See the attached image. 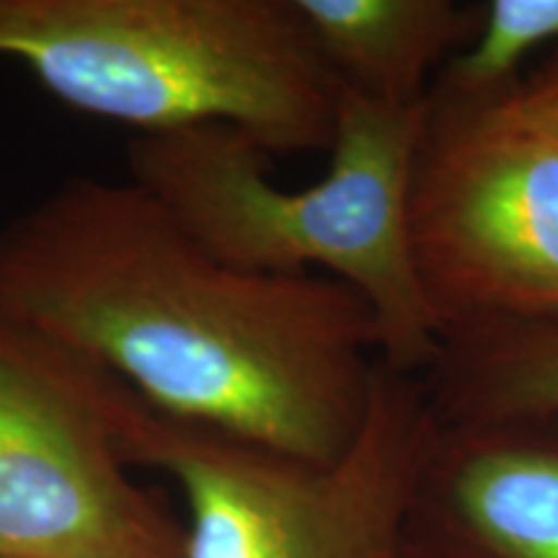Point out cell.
<instances>
[{"label":"cell","mask_w":558,"mask_h":558,"mask_svg":"<svg viewBox=\"0 0 558 558\" xmlns=\"http://www.w3.org/2000/svg\"><path fill=\"white\" fill-rule=\"evenodd\" d=\"M0 316L156 411L316 463L352 448L380 362L357 290L230 267L130 179L70 177L0 226Z\"/></svg>","instance_id":"1"},{"label":"cell","mask_w":558,"mask_h":558,"mask_svg":"<svg viewBox=\"0 0 558 558\" xmlns=\"http://www.w3.org/2000/svg\"><path fill=\"white\" fill-rule=\"evenodd\" d=\"M424 109H390L339 88L329 171L305 190H282L269 177L275 156L222 124L135 135L130 181L230 267L320 269L347 282L378 318L383 365L418 378L439 347L407 226Z\"/></svg>","instance_id":"2"},{"label":"cell","mask_w":558,"mask_h":558,"mask_svg":"<svg viewBox=\"0 0 558 558\" xmlns=\"http://www.w3.org/2000/svg\"><path fill=\"white\" fill-rule=\"evenodd\" d=\"M0 58L137 135L222 124L269 156L333 137L339 86L295 0H0Z\"/></svg>","instance_id":"3"},{"label":"cell","mask_w":558,"mask_h":558,"mask_svg":"<svg viewBox=\"0 0 558 558\" xmlns=\"http://www.w3.org/2000/svg\"><path fill=\"white\" fill-rule=\"evenodd\" d=\"M114 427L130 469L179 486L181 558H399L435 418L418 378L378 362L360 435L329 463L169 416L124 383Z\"/></svg>","instance_id":"4"},{"label":"cell","mask_w":558,"mask_h":558,"mask_svg":"<svg viewBox=\"0 0 558 558\" xmlns=\"http://www.w3.org/2000/svg\"><path fill=\"white\" fill-rule=\"evenodd\" d=\"M407 226L439 337L558 318V140L505 96L427 99Z\"/></svg>","instance_id":"5"},{"label":"cell","mask_w":558,"mask_h":558,"mask_svg":"<svg viewBox=\"0 0 558 558\" xmlns=\"http://www.w3.org/2000/svg\"><path fill=\"white\" fill-rule=\"evenodd\" d=\"M117 386L0 316V556H184V520L122 456Z\"/></svg>","instance_id":"6"},{"label":"cell","mask_w":558,"mask_h":558,"mask_svg":"<svg viewBox=\"0 0 558 558\" xmlns=\"http://www.w3.org/2000/svg\"><path fill=\"white\" fill-rule=\"evenodd\" d=\"M401 556L558 558V422H435Z\"/></svg>","instance_id":"7"},{"label":"cell","mask_w":558,"mask_h":558,"mask_svg":"<svg viewBox=\"0 0 558 558\" xmlns=\"http://www.w3.org/2000/svg\"><path fill=\"white\" fill-rule=\"evenodd\" d=\"M339 88L390 109L427 104L432 81L473 39L481 5L456 0H295Z\"/></svg>","instance_id":"8"},{"label":"cell","mask_w":558,"mask_h":558,"mask_svg":"<svg viewBox=\"0 0 558 558\" xmlns=\"http://www.w3.org/2000/svg\"><path fill=\"white\" fill-rule=\"evenodd\" d=\"M418 383L437 424L558 422V318L442 333Z\"/></svg>","instance_id":"9"},{"label":"cell","mask_w":558,"mask_h":558,"mask_svg":"<svg viewBox=\"0 0 558 558\" xmlns=\"http://www.w3.org/2000/svg\"><path fill=\"white\" fill-rule=\"evenodd\" d=\"M546 45L558 50V0H488L473 39L439 68L427 99L497 101L518 83L522 62Z\"/></svg>","instance_id":"10"},{"label":"cell","mask_w":558,"mask_h":558,"mask_svg":"<svg viewBox=\"0 0 558 558\" xmlns=\"http://www.w3.org/2000/svg\"><path fill=\"white\" fill-rule=\"evenodd\" d=\"M505 99L558 140V50L507 90Z\"/></svg>","instance_id":"11"},{"label":"cell","mask_w":558,"mask_h":558,"mask_svg":"<svg viewBox=\"0 0 558 558\" xmlns=\"http://www.w3.org/2000/svg\"><path fill=\"white\" fill-rule=\"evenodd\" d=\"M399 558H403V556H399Z\"/></svg>","instance_id":"12"},{"label":"cell","mask_w":558,"mask_h":558,"mask_svg":"<svg viewBox=\"0 0 558 558\" xmlns=\"http://www.w3.org/2000/svg\"><path fill=\"white\" fill-rule=\"evenodd\" d=\"M0 558H3V556H0Z\"/></svg>","instance_id":"13"}]
</instances>
